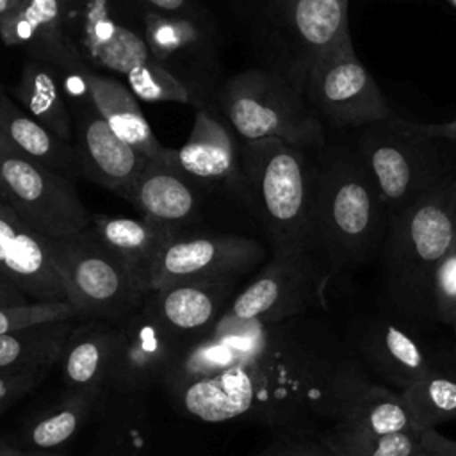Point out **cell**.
Segmentation results:
<instances>
[{
	"instance_id": "1",
	"label": "cell",
	"mask_w": 456,
	"mask_h": 456,
	"mask_svg": "<svg viewBox=\"0 0 456 456\" xmlns=\"http://www.w3.org/2000/svg\"><path fill=\"white\" fill-rule=\"evenodd\" d=\"M390 224L367 167L354 148L330 146L315 159V240L330 273L379 258Z\"/></svg>"
},
{
	"instance_id": "2",
	"label": "cell",
	"mask_w": 456,
	"mask_h": 456,
	"mask_svg": "<svg viewBox=\"0 0 456 456\" xmlns=\"http://www.w3.org/2000/svg\"><path fill=\"white\" fill-rule=\"evenodd\" d=\"M456 240V176L390 217L379 253L381 289L408 319H433V274Z\"/></svg>"
},
{
	"instance_id": "3",
	"label": "cell",
	"mask_w": 456,
	"mask_h": 456,
	"mask_svg": "<svg viewBox=\"0 0 456 456\" xmlns=\"http://www.w3.org/2000/svg\"><path fill=\"white\" fill-rule=\"evenodd\" d=\"M240 171L246 203L267 233L271 253L317 251L315 160L308 150L276 137L242 141Z\"/></svg>"
},
{
	"instance_id": "4",
	"label": "cell",
	"mask_w": 456,
	"mask_h": 456,
	"mask_svg": "<svg viewBox=\"0 0 456 456\" xmlns=\"http://www.w3.org/2000/svg\"><path fill=\"white\" fill-rule=\"evenodd\" d=\"M390 217L424 192L454 178L442 141L415 132L408 119L392 116L362 126L354 146Z\"/></svg>"
},
{
	"instance_id": "5",
	"label": "cell",
	"mask_w": 456,
	"mask_h": 456,
	"mask_svg": "<svg viewBox=\"0 0 456 456\" xmlns=\"http://www.w3.org/2000/svg\"><path fill=\"white\" fill-rule=\"evenodd\" d=\"M219 102L242 141L276 137L305 150H322L326 134L305 93L276 69H246L230 77Z\"/></svg>"
},
{
	"instance_id": "6",
	"label": "cell",
	"mask_w": 456,
	"mask_h": 456,
	"mask_svg": "<svg viewBox=\"0 0 456 456\" xmlns=\"http://www.w3.org/2000/svg\"><path fill=\"white\" fill-rule=\"evenodd\" d=\"M46 242L77 321L102 319L118 324L142 306L146 292L102 246L91 224Z\"/></svg>"
},
{
	"instance_id": "7",
	"label": "cell",
	"mask_w": 456,
	"mask_h": 456,
	"mask_svg": "<svg viewBox=\"0 0 456 456\" xmlns=\"http://www.w3.org/2000/svg\"><path fill=\"white\" fill-rule=\"evenodd\" d=\"M330 276L317 251L273 255L262 273L233 297L216 326H276L312 306H324Z\"/></svg>"
},
{
	"instance_id": "8",
	"label": "cell",
	"mask_w": 456,
	"mask_h": 456,
	"mask_svg": "<svg viewBox=\"0 0 456 456\" xmlns=\"http://www.w3.org/2000/svg\"><path fill=\"white\" fill-rule=\"evenodd\" d=\"M273 337L256 356L214 376L194 379L169 390L173 403L189 417L219 424L246 415L267 419L265 410L278 404V363Z\"/></svg>"
},
{
	"instance_id": "9",
	"label": "cell",
	"mask_w": 456,
	"mask_h": 456,
	"mask_svg": "<svg viewBox=\"0 0 456 456\" xmlns=\"http://www.w3.org/2000/svg\"><path fill=\"white\" fill-rule=\"evenodd\" d=\"M267 14L271 46L276 53L273 69L301 91L312 64L351 39L346 0H269Z\"/></svg>"
},
{
	"instance_id": "10",
	"label": "cell",
	"mask_w": 456,
	"mask_h": 456,
	"mask_svg": "<svg viewBox=\"0 0 456 456\" xmlns=\"http://www.w3.org/2000/svg\"><path fill=\"white\" fill-rule=\"evenodd\" d=\"M303 91L314 112L338 128H362L394 116L351 39L328 50L312 64Z\"/></svg>"
},
{
	"instance_id": "11",
	"label": "cell",
	"mask_w": 456,
	"mask_h": 456,
	"mask_svg": "<svg viewBox=\"0 0 456 456\" xmlns=\"http://www.w3.org/2000/svg\"><path fill=\"white\" fill-rule=\"evenodd\" d=\"M0 171L7 183V205L39 235L55 239L91 224L71 178L20 153H2Z\"/></svg>"
},
{
	"instance_id": "12",
	"label": "cell",
	"mask_w": 456,
	"mask_h": 456,
	"mask_svg": "<svg viewBox=\"0 0 456 456\" xmlns=\"http://www.w3.org/2000/svg\"><path fill=\"white\" fill-rule=\"evenodd\" d=\"M264 256V246L242 235L178 233L159 253L151 273V290L176 283L239 281Z\"/></svg>"
},
{
	"instance_id": "13",
	"label": "cell",
	"mask_w": 456,
	"mask_h": 456,
	"mask_svg": "<svg viewBox=\"0 0 456 456\" xmlns=\"http://www.w3.org/2000/svg\"><path fill=\"white\" fill-rule=\"evenodd\" d=\"M319 410L333 420V426L347 429L369 433L413 429L401 392L372 381L349 358L328 370Z\"/></svg>"
},
{
	"instance_id": "14",
	"label": "cell",
	"mask_w": 456,
	"mask_h": 456,
	"mask_svg": "<svg viewBox=\"0 0 456 456\" xmlns=\"http://www.w3.org/2000/svg\"><path fill=\"white\" fill-rule=\"evenodd\" d=\"M185 349L141 306L116 324L107 390L141 392L162 385Z\"/></svg>"
},
{
	"instance_id": "15",
	"label": "cell",
	"mask_w": 456,
	"mask_h": 456,
	"mask_svg": "<svg viewBox=\"0 0 456 456\" xmlns=\"http://www.w3.org/2000/svg\"><path fill=\"white\" fill-rule=\"evenodd\" d=\"M175 164L205 191L228 189L246 203L240 141L228 121L212 109L198 107L189 137L178 150H171Z\"/></svg>"
},
{
	"instance_id": "16",
	"label": "cell",
	"mask_w": 456,
	"mask_h": 456,
	"mask_svg": "<svg viewBox=\"0 0 456 456\" xmlns=\"http://www.w3.org/2000/svg\"><path fill=\"white\" fill-rule=\"evenodd\" d=\"M144 39L153 59L192 87L200 98L216 75V43L189 14L144 12Z\"/></svg>"
},
{
	"instance_id": "17",
	"label": "cell",
	"mask_w": 456,
	"mask_h": 456,
	"mask_svg": "<svg viewBox=\"0 0 456 456\" xmlns=\"http://www.w3.org/2000/svg\"><path fill=\"white\" fill-rule=\"evenodd\" d=\"M237 280L176 283L150 290L142 310L185 347L207 337L235 297Z\"/></svg>"
},
{
	"instance_id": "18",
	"label": "cell",
	"mask_w": 456,
	"mask_h": 456,
	"mask_svg": "<svg viewBox=\"0 0 456 456\" xmlns=\"http://www.w3.org/2000/svg\"><path fill=\"white\" fill-rule=\"evenodd\" d=\"M203 192L205 189L175 164L171 148H166L160 157L146 160L126 201L142 219L178 235L200 216Z\"/></svg>"
},
{
	"instance_id": "19",
	"label": "cell",
	"mask_w": 456,
	"mask_h": 456,
	"mask_svg": "<svg viewBox=\"0 0 456 456\" xmlns=\"http://www.w3.org/2000/svg\"><path fill=\"white\" fill-rule=\"evenodd\" d=\"M0 276L14 283L30 301H68L46 237L4 201H0Z\"/></svg>"
},
{
	"instance_id": "20",
	"label": "cell",
	"mask_w": 456,
	"mask_h": 456,
	"mask_svg": "<svg viewBox=\"0 0 456 456\" xmlns=\"http://www.w3.org/2000/svg\"><path fill=\"white\" fill-rule=\"evenodd\" d=\"M73 146L82 176L123 200L148 160L118 137L93 105H82L73 114Z\"/></svg>"
},
{
	"instance_id": "21",
	"label": "cell",
	"mask_w": 456,
	"mask_h": 456,
	"mask_svg": "<svg viewBox=\"0 0 456 456\" xmlns=\"http://www.w3.org/2000/svg\"><path fill=\"white\" fill-rule=\"evenodd\" d=\"M271 328L262 324L216 326L207 337L189 346L167 378L162 381L166 392L194 379L214 376L262 353L271 342Z\"/></svg>"
},
{
	"instance_id": "22",
	"label": "cell",
	"mask_w": 456,
	"mask_h": 456,
	"mask_svg": "<svg viewBox=\"0 0 456 456\" xmlns=\"http://www.w3.org/2000/svg\"><path fill=\"white\" fill-rule=\"evenodd\" d=\"M0 37L9 46H23L36 61L73 73L84 66L64 32L59 0H25L0 20Z\"/></svg>"
},
{
	"instance_id": "23",
	"label": "cell",
	"mask_w": 456,
	"mask_h": 456,
	"mask_svg": "<svg viewBox=\"0 0 456 456\" xmlns=\"http://www.w3.org/2000/svg\"><path fill=\"white\" fill-rule=\"evenodd\" d=\"M360 351L369 367L394 385L406 388L433 370H447L410 331L383 321L372 322L360 338Z\"/></svg>"
},
{
	"instance_id": "24",
	"label": "cell",
	"mask_w": 456,
	"mask_h": 456,
	"mask_svg": "<svg viewBox=\"0 0 456 456\" xmlns=\"http://www.w3.org/2000/svg\"><path fill=\"white\" fill-rule=\"evenodd\" d=\"M82 80V89L96 112L105 119L112 132L135 148L142 157L155 159L166 151V146L155 137L144 118L137 96L128 86L112 77L89 69L86 64L75 73Z\"/></svg>"
},
{
	"instance_id": "25",
	"label": "cell",
	"mask_w": 456,
	"mask_h": 456,
	"mask_svg": "<svg viewBox=\"0 0 456 456\" xmlns=\"http://www.w3.org/2000/svg\"><path fill=\"white\" fill-rule=\"evenodd\" d=\"M91 228L102 246L130 271L148 294L151 290L153 265L173 233L142 217L134 219L103 214L91 216Z\"/></svg>"
},
{
	"instance_id": "26",
	"label": "cell",
	"mask_w": 456,
	"mask_h": 456,
	"mask_svg": "<svg viewBox=\"0 0 456 456\" xmlns=\"http://www.w3.org/2000/svg\"><path fill=\"white\" fill-rule=\"evenodd\" d=\"M116 324L102 319L77 321L59 363L68 388H105L112 360Z\"/></svg>"
},
{
	"instance_id": "27",
	"label": "cell",
	"mask_w": 456,
	"mask_h": 456,
	"mask_svg": "<svg viewBox=\"0 0 456 456\" xmlns=\"http://www.w3.org/2000/svg\"><path fill=\"white\" fill-rule=\"evenodd\" d=\"M0 126L20 155L71 180L82 176L75 146L45 128L0 89Z\"/></svg>"
},
{
	"instance_id": "28",
	"label": "cell",
	"mask_w": 456,
	"mask_h": 456,
	"mask_svg": "<svg viewBox=\"0 0 456 456\" xmlns=\"http://www.w3.org/2000/svg\"><path fill=\"white\" fill-rule=\"evenodd\" d=\"M84 46L100 68L126 75L153 59L144 36L118 23L103 7H91L84 20Z\"/></svg>"
},
{
	"instance_id": "29",
	"label": "cell",
	"mask_w": 456,
	"mask_h": 456,
	"mask_svg": "<svg viewBox=\"0 0 456 456\" xmlns=\"http://www.w3.org/2000/svg\"><path fill=\"white\" fill-rule=\"evenodd\" d=\"M105 388H68L57 404L34 419L25 435V451H57L91 419Z\"/></svg>"
},
{
	"instance_id": "30",
	"label": "cell",
	"mask_w": 456,
	"mask_h": 456,
	"mask_svg": "<svg viewBox=\"0 0 456 456\" xmlns=\"http://www.w3.org/2000/svg\"><path fill=\"white\" fill-rule=\"evenodd\" d=\"M14 94L21 102L23 110L57 137L73 144V114L50 68L43 66L39 61L27 62L14 87Z\"/></svg>"
},
{
	"instance_id": "31",
	"label": "cell",
	"mask_w": 456,
	"mask_h": 456,
	"mask_svg": "<svg viewBox=\"0 0 456 456\" xmlns=\"http://www.w3.org/2000/svg\"><path fill=\"white\" fill-rule=\"evenodd\" d=\"M77 319L43 322L0 335V370L34 365L53 367Z\"/></svg>"
},
{
	"instance_id": "32",
	"label": "cell",
	"mask_w": 456,
	"mask_h": 456,
	"mask_svg": "<svg viewBox=\"0 0 456 456\" xmlns=\"http://www.w3.org/2000/svg\"><path fill=\"white\" fill-rule=\"evenodd\" d=\"M399 392L415 431L456 420V378L449 370L428 372Z\"/></svg>"
},
{
	"instance_id": "33",
	"label": "cell",
	"mask_w": 456,
	"mask_h": 456,
	"mask_svg": "<svg viewBox=\"0 0 456 456\" xmlns=\"http://www.w3.org/2000/svg\"><path fill=\"white\" fill-rule=\"evenodd\" d=\"M321 436L338 456H413L424 449L415 429L369 433L331 426Z\"/></svg>"
},
{
	"instance_id": "34",
	"label": "cell",
	"mask_w": 456,
	"mask_h": 456,
	"mask_svg": "<svg viewBox=\"0 0 456 456\" xmlns=\"http://www.w3.org/2000/svg\"><path fill=\"white\" fill-rule=\"evenodd\" d=\"M125 78L137 100L194 103L196 107H201L200 94L155 59L132 68Z\"/></svg>"
},
{
	"instance_id": "35",
	"label": "cell",
	"mask_w": 456,
	"mask_h": 456,
	"mask_svg": "<svg viewBox=\"0 0 456 456\" xmlns=\"http://www.w3.org/2000/svg\"><path fill=\"white\" fill-rule=\"evenodd\" d=\"M68 319H77V312L69 301H30L25 305L0 306V335Z\"/></svg>"
},
{
	"instance_id": "36",
	"label": "cell",
	"mask_w": 456,
	"mask_h": 456,
	"mask_svg": "<svg viewBox=\"0 0 456 456\" xmlns=\"http://www.w3.org/2000/svg\"><path fill=\"white\" fill-rule=\"evenodd\" d=\"M431 301L433 319L444 324L456 322V240L435 269Z\"/></svg>"
},
{
	"instance_id": "37",
	"label": "cell",
	"mask_w": 456,
	"mask_h": 456,
	"mask_svg": "<svg viewBox=\"0 0 456 456\" xmlns=\"http://www.w3.org/2000/svg\"><path fill=\"white\" fill-rule=\"evenodd\" d=\"M255 456H338L319 435H285L273 440Z\"/></svg>"
},
{
	"instance_id": "38",
	"label": "cell",
	"mask_w": 456,
	"mask_h": 456,
	"mask_svg": "<svg viewBox=\"0 0 456 456\" xmlns=\"http://www.w3.org/2000/svg\"><path fill=\"white\" fill-rule=\"evenodd\" d=\"M48 365L0 370V411L36 388L50 372Z\"/></svg>"
},
{
	"instance_id": "39",
	"label": "cell",
	"mask_w": 456,
	"mask_h": 456,
	"mask_svg": "<svg viewBox=\"0 0 456 456\" xmlns=\"http://www.w3.org/2000/svg\"><path fill=\"white\" fill-rule=\"evenodd\" d=\"M408 125L426 135V137H431V139H436V141H447L451 144L456 142V118L451 119V121H445V123H413V121H408Z\"/></svg>"
},
{
	"instance_id": "40",
	"label": "cell",
	"mask_w": 456,
	"mask_h": 456,
	"mask_svg": "<svg viewBox=\"0 0 456 456\" xmlns=\"http://www.w3.org/2000/svg\"><path fill=\"white\" fill-rule=\"evenodd\" d=\"M420 440L426 451H431L438 456H456V440L444 436L436 429L420 431Z\"/></svg>"
},
{
	"instance_id": "41",
	"label": "cell",
	"mask_w": 456,
	"mask_h": 456,
	"mask_svg": "<svg viewBox=\"0 0 456 456\" xmlns=\"http://www.w3.org/2000/svg\"><path fill=\"white\" fill-rule=\"evenodd\" d=\"M153 11L164 14H191L192 0H144Z\"/></svg>"
},
{
	"instance_id": "42",
	"label": "cell",
	"mask_w": 456,
	"mask_h": 456,
	"mask_svg": "<svg viewBox=\"0 0 456 456\" xmlns=\"http://www.w3.org/2000/svg\"><path fill=\"white\" fill-rule=\"evenodd\" d=\"M30 299L9 280L0 276V306H12V305H25Z\"/></svg>"
},
{
	"instance_id": "43",
	"label": "cell",
	"mask_w": 456,
	"mask_h": 456,
	"mask_svg": "<svg viewBox=\"0 0 456 456\" xmlns=\"http://www.w3.org/2000/svg\"><path fill=\"white\" fill-rule=\"evenodd\" d=\"M25 0H0V20L14 12Z\"/></svg>"
},
{
	"instance_id": "44",
	"label": "cell",
	"mask_w": 456,
	"mask_h": 456,
	"mask_svg": "<svg viewBox=\"0 0 456 456\" xmlns=\"http://www.w3.org/2000/svg\"><path fill=\"white\" fill-rule=\"evenodd\" d=\"M11 456H68V454H61L57 451H25V449H18Z\"/></svg>"
},
{
	"instance_id": "45",
	"label": "cell",
	"mask_w": 456,
	"mask_h": 456,
	"mask_svg": "<svg viewBox=\"0 0 456 456\" xmlns=\"http://www.w3.org/2000/svg\"><path fill=\"white\" fill-rule=\"evenodd\" d=\"M2 153H18V150L11 144V141L7 139L5 132H4L2 126H0V155H2Z\"/></svg>"
},
{
	"instance_id": "46",
	"label": "cell",
	"mask_w": 456,
	"mask_h": 456,
	"mask_svg": "<svg viewBox=\"0 0 456 456\" xmlns=\"http://www.w3.org/2000/svg\"><path fill=\"white\" fill-rule=\"evenodd\" d=\"M16 451H18V447L12 445L7 438H0V456H11Z\"/></svg>"
},
{
	"instance_id": "47",
	"label": "cell",
	"mask_w": 456,
	"mask_h": 456,
	"mask_svg": "<svg viewBox=\"0 0 456 456\" xmlns=\"http://www.w3.org/2000/svg\"><path fill=\"white\" fill-rule=\"evenodd\" d=\"M0 201L7 203V183H5L4 176H2V171H0Z\"/></svg>"
},
{
	"instance_id": "48",
	"label": "cell",
	"mask_w": 456,
	"mask_h": 456,
	"mask_svg": "<svg viewBox=\"0 0 456 456\" xmlns=\"http://www.w3.org/2000/svg\"><path fill=\"white\" fill-rule=\"evenodd\" d=\"M449 155H451V164H452V171L456 176V142L452 144V151H449Z\"/></svg>"
},
{
	"instance_id": "49",
	"label": "cell",
	"mask_w": 456,
	"mask_h": 456,
	"mask_svg": "<svg viewBox=\"0 0 456 456\" xmlns=\"http://www.w3.org/2000/svg\"><path fill=\"white\" fill-rule=\"evenodd\" d=\"M413 456H438V454H435V452H431V451H426V449H422L420 452H417V454H413Z\"/></svg>"
},
{
	"instance_id": "50",
	"label": "cell",
	"mask_w": 456,
	"mask_h": 456,
	"mask_svg": "<svg viewBox=\"0 0 456 456\" xmlns=\"http://www.w3.org/2000/svg\"><path fill=\"white\" fill-rule=\"evenodd\" d=\"M452 9H456V0H445Z\"/></svg>"
},
{
	"instance_id": "51",
	"label": "cell",
	"mask_w": 456,
	"mask_h": 456,
	"mask_svg": "<svg viewBox=\"0 0 456 456\" xmlns=\"http://www.w3.org/2000/svg\"><path fill=\"white\" fill-rule=\"evenodd\" d=\"M452 326H454V335H456V322H454V324H452Z\"/></svg>"
},
{
	"instance_id": "52",
	"label": "cell",
	"mask_w": 456,
	"mask_h": 456,
	"mask_svg": "<svg viewBox=\"0 0 456 456\" xmlns=\"http://www.w3.org/2000/svg\"><path fill=\"white\" fill-rule=\"evenodd\" d=\"M346 2H349V0H346Z\"/></svg>"
}]
</instances>
